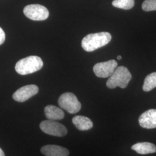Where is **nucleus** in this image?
<instances>
[{
	"label": "nucleus",
	"instance_id": "obj_14",
	"mask_svg": "<svg viewBox=\"0 0 156 156\" xmlns=\"http://www.w3.org/2000/svg\"><path fill=\"white\" fill-rule=\"evenodd\" d=\"M156 87V73H153L148 75L144 80L143 90L148 92Z\"/></svg>",
	"mask_w": 156,
	"mask_h": 156
},
{
	"label": "nucleus",
	"instance_id": "obj_1",
	"mask_svg": "<svg viewBox=\"0 0 156 156\" xmlns=\"http://www.w3.org/2000/svg\"><path fill=\"white\" fill-rule=\"evenodd\" d=\"M111 39V34L108 32L90 34L82 39V47L85 51L91 52L107 45Z\"/></svg>",
	"mask_w": 156,
	"mask_h": 156
},
{
	"label": "nucleus",
	"instance_id": "obj_11",
	"mask_svg": "<svg viewBox=\"0 0 156 156\" xmlns=\"http://www.w3.org/2000/svg\"><path fill=\"white\" fill-rule=\"evenodd\" d=\"M44 112L46 117L49 120H60L64 117V112L62 109L54 105L46 106Z\"/></svg>",
	"mask_w": 156,
	"mask_h": 156
},
{
	"label": "nucleus",
	"instance_id": "obj_13",
	"mask_svg": "<svg viewBox=\"0 0 156 156\" xmlns=\"http://www.w3.org/2000/svg\"><path fill=\"white\" fill-rule=\"evenodd\" d=\"M131 149L140 154H147L156 152V146L150 142L137 143L131 147Z\"/></svg>",
	"mask_w": 156,
	"mask_h": 156
},
{
	"label": "nucleus",
	"instance_id": "obj_7",
	"mask_svg": "<svg viewBox=\"0 0 156 156\" xmlns=\"http://www.w3.org/2000/svg\"><path fill=\"white\" fill-rule=\"evenodd\" d=\"M117 67V62L111 60L96 64L93 67V71L95 75L99 78H108L111 76Z\"/></svg>",
	"mask_w": 156,
	"mask_h": 156
},
{
	"label": "nucleus",
	"instance_id": "obj_6",
	"mask_svg": "<svg viewBox=\"0 0 156 156\" xmlns=\"http://www.w3.org/2000/svg\"><path fill=\"white\" fill-rule=\"evenodd\" d=\"M24 14L28 19L34 21H42L47 19L49 15L48 9L39 4H31L24 7Z\"/></svg>",
	"mask_w": 156,
	"mask_h": 156
},
{
	"label": "nucleus",
	"instance_id": "obj_2",
	"mask_svg": "<svg viewBox=\"0 0 156 156\" xmlns=\"http://www.w3.org/2000/svg\"><path fill=\"white\" fill-rule=\"evenodd\" d=\"M43 66L44 62L38 56H28L17 62L15 70L19 74L26 75L39 71Z\"/></svg>",
	"mask_w": 156,
	"mask_h": 156
},
{
	"label": "nucleus",
	"instance_id": "obj_9",
	"mask_svg": "<svg viewBox=\"0 0 156 156\" xmlns=\"http://www.w3.org/2000/svg\"><path fill=\"white\" fill-rule=\"evenodd\" d=\"M139 123L142 128H156V109H149L143 113L139 118Z\"/></svg>",
	"mask_w": 156,
	"mask_h": 156
},
{
	"label": "nucleus",
	"instance_id": "obj_3",
	"mask_svg": "<svg viewBox=\"0 0 156 156\" xmlns=\"http://www.w3.org/2000/svg\"><path fill=\"white\" fill-rule=\"evenodd\" d=\"M132 78L128 69L124 66L117 67L106 82V86L109 89L119 87L125 89Z\"/></svg>",
	"mask_w": 156,
	"mask_h": 156
},
{
	"label": "nucleus",
	"instance_id": "obj_5",
	"mask_svg": "<svg viewBox=\"0 0 156 156\" xmlns=\"http://www.w3.org/2000/svg\"><path fill=\"white\" fill-rule=\"evenodd\" d=\"M41 130L46 134L55 136L62 137L68 133L67 129L63 124L56 122V120H46L39 124Z\"/></svg>",
	"mask_w": 156,
	"mask_h": 156
},
{
	"label": "nucleus",
	"instance_id": "obj_18",
	"mask_svg": "<svg viewBox=\"0 0 156 156\" xmlns=\"http://www.w3.org/2000/svg\"><path fill=\"white\" fill-rule=\"evenodd\" d=\"M0 156H5V153L0 148Z\"/></svg>",
	"mask_w": 156,
	"mask_h": 156
},
{
	"label": "nucleus",
	"instance_id": "obj_16",
	"mask_svg": "<svg viewBox=\"0 0 156 156\" xmlns=\"http://www.w3.org/2000/svg\"><path fill=\"white\" fill-rule=\"evenodd\" d=\"M144 11H156V0H145L142 5Z\"/></svg>",
	"mask_w": 156,
	"mask_h": 156
},
{
	"label": "nucleus",
	"instance_id": "obj_8",
	"mask_svg": "<svg viewBox=\"0 0 156 156\" xmlns=\"http://www.w3.org/2000/svg\"><path fill=\"white\" fill-rule=\"evenodd\" d=\"M39 89L35 84L24 86L16 90L12 95L13 99L19 102H23L38 93Z\"/></svg>",
	"mask_w": 156,
	"mask_h": 156
},
{
	"label": "nucleus",
	"instance_id": "obj_12",
	"mask_svg": "<svg viewBox=\"0 0 156 156\" xmlns=\"http://www.w3.org/2000/svg\"><path fill=\"white\" fill-rule=\"evenodd\" d=\"M73 123L80 131H87L93 127V123L89 118L83 116H76L73 119Z\"/></svg>",
	"mask_w": 156,
	"mask_h": 156
},
{
	"label": "nucleus",
	"instance_id": "obj_17",
	"mask_svg": "<svg viewBox=\"0 0 156 156\" xmlns=\"http://www.w3.org/2000/svg\"><path fill=\"white\" fill-rule=\"evenodd\" d=\"M5 40V34L4 30L0 27V45L4 44Z\"/></svg>",
	"mask_w": 156,
	"mask_h": 156
},
{
	"label": "nucleus",
	"instance_id": "obj_19",
	"mask_svg": "<svg viewBox=\"0 0 156 156\" xmlns=\"http://www.w3.org/2000/svg\"><path fill=\"white\" fill-rule=\"evenodd\" d=\"M117 60H121L122 59V56H118L117 57Z\"/></svg>",
	"mask_w": 156,
	"mask_h": 156
},
{
	"label": "nucleus",
	"instance_id": "obj_4",
	"mask_svg": "<svg viewBox=\"0 0 156 156\" xmlns=\"http://www.w3.org/2000/svg\"><path fill=\"white\" fill-rule=\"evenodd\" d=\"M58 103L60 108L71 114L76 113L81 109V104L76 95L72 93H66L59 97Z\"/></svg>",
	"mask_w": 156,
	"mask_h": 156
},
{
	"label": "nucleus",
	"instance_id": "obj_15",
	"mask_svg": "<svg viewBox=\"0 0 156 156\" xmlns=\"http://www.w3.org/2000/svg\"><path fill=\"white\" fill-rule=\"evenodd\" d=\"M134 0H114L112 2V5L117 8L128 10L133 8Z\"/></svg>",
	"mask_w": 156,
	"mask_h": 156
},
{
	"label": "nucleus",
	"instance_id": "obj_10",
	"mask_svg": "<svg viewBox=\"0 0 156 156\" xmlns=\"http://www.w3.org/2000/svg\"><path fill=\"white\" fill-rule=\"evenodd\" d=\"M41 151L46 156H68L69 153L66 148L55 145L44 146L41 149Z\"/></svg>",
	"mask_w": 156,
	"mask_h": 156
}]
</instances>
